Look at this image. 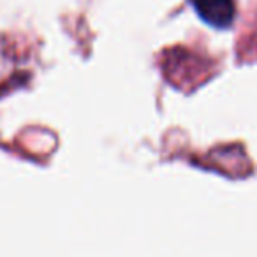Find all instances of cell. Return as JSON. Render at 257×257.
<instances>
[{"mask_svg":"<svg viewBox=\"0 0 257 257\" xmlns=\"http://www.w3.org/2000/svg\"><path fill=\"white\" fill-rule=\"evenodd\" d=\"M197 15L215 29L231 27L236 15L234 0H194Z\"/></svg>","mask_w":257,"mask_h":257,"instance_id":"6da1fadb","label":"cell"}]
</instances>
